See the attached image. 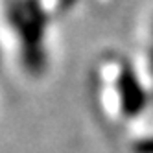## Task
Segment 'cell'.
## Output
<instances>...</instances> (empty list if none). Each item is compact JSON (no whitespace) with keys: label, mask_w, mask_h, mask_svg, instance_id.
<instances>
[{"label":"cell","mask_w":153,"mask_h":153,"mask_svg":"<svg viewBox=\"0 0 153 153\" xmlns=\"http://www.w3.org/2000/svg\"><path fill=\"white\" fill-rule=\"evenodd\" d=\"M138 153H153V140H144L142 144L137 146Z\"/></svg>","instance_id":"obj_1"}]
</instances>
